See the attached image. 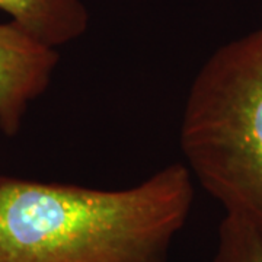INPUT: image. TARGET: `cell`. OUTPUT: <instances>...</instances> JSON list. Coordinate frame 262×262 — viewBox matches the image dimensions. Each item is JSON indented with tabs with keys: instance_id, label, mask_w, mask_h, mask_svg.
<instances>
[{
	"instance_id": "5",
	"label": "cell",
	"mask_w": 262,
	"mask_h": 262,
	"mask_svg": "<svg viewBox=\"0 0 262 262\" xmlns=\"http://www.w3.org/2000/svg\"><path fill=\"white\" fill-rule=\"evenodd\" d=\"M213 262H262V236L244 220L226 214L219 226Z\"/></svg>"
},
{
	"instance_id": "2",
	"label": "cell",
	"mask_w": 262,
	"mask_h": 262,
	"mask_svg": "<svg viewBox=\"0 0 262 262\" xmlns=\"http://www.w3.org/2000/svg\"><path fill=\"white\" fill-rule=\"evenodd\" d=\"M179 144L194 181L262 236V28L217 48L196 72Z\"/></svg>"
},
{
	"instance_id": "4",
	"label": "cell",
	"mask_w": 262,
	"mask_h": 262,
	"mask_svg": "<svg viewBox=\"0 0 262 262\" xmlns=\"http://www.w3.org/2000/svg\"><path fill=\"white\" fill-rule=\"evenodd\" d=\"M0 10L31 37L56 50L89 28V12L82 0H0Z\"/></svg>"
},
{
	"instance_id": "1",
	"label": "cell",
	"mask_w": 262,
	"mask_h": 262,
	"mask_svg": "<svg viewBox=\"0 0 262 262\" xmlns=\"http://www.w3.org/2000/svg\"><path fill=\"white\" fill-rule=\"evenodd\" d=\"M194 198L184 162L121 189L0 178V262H169Z\"/></svg>"
},
{
	"instance_id": "3",
	"label": "cell",
	"mask_w": 262,
	"mask_h": 262,
	"mask_svg": "<svg viewBox=\"0 0 262 262\" xmlns=\"http://www.w3.org/2000/svg\"><path fill=\"white\" fill-rule=\"evenodd\" d=\"M58 53L13 22L0 24V130L18 134L31 102L51 83Z\"/></svg>"
}]
</instances>
